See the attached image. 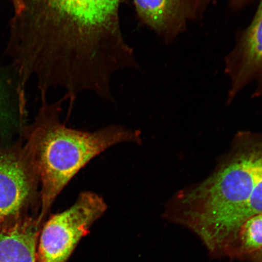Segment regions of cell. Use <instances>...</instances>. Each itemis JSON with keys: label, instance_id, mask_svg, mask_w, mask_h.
<instances>
[{"label": "cell", "instance_id": "obj_1", "mask_svg": "<svg viewBox=\"0 0 262 262\" xmlns=\"http://www.w3.org/2000/svg\"><path fill=\"white\" fill-rule=\"evenodd\" d=\"M262 214V133L242 131L214 171L180 190L163 217L198 235L213 258L224 250L248 219Z\"/></svg>", "mask_w": 262, "mask_h": 262}, {"label": "cell", "instance_id": "obj_2", "mask_svg": "<svg viewBox=\"0 0 262 262\" xmlns=\"http://www.w3.org/2000/svg\"><path fill=\"white\" fill-rule=\"evenodd\" d=\"M67 94L54 103L42 100L37 126L32 137L41 183V222L55 200L71 180L88 163L118 144H141L139 130L111 125L94 132L70 128L61 123V106Z\"/></svg>", "mask_w": 262, "mask_h": 262}, {"label": "cell", "instance_id": "obj_3", "mask_svg": "<svg viewBox=\"0 0 262 262\" xmlns=\"http://www.w3.org/2000/svg\"><path fill=\"white\" fill-rule=\"evenodd\" d=\"M107 209L106 203L97 193L81 192L71 207L52 215L45 223L38 242L37 262H67Z\"/></svg>", "mask_w": 262, "mask_h": 262}, {"label": "cell", "instance_id": "obj_4", "mask_svg": "<svg viewBox=\"0 0 262 262\" xmlns=\"http://www.w3.org/2000/svg\"><path fill=\"white\" fill-rule=\"evenodd\" d=\"M34 147L24 151L0 152V221L18 214L37 198L40 181Z\"/></svg>", "mask_w": 262, "mask_h": 262}, {"label": "cell", "instance_id": "obj_5", "mask_svg": "<svg viewBox=\"0 0 262 262\" xmlns=\"http://www.w3.org/2000/svg\"><path fill=\"white\" fill-rule=\"evenodd\" d=\"M225 71L231 83L228 102L251 83H256L253 97L262 98V0L251 24L226 58Z\"/></svg>", "mask_w": 262, "mask_h": 262}, {"label": "cell", "instance_id": "obj_6", "mask_svg": "<svg viewBox=\"0 0 262 262\" xmlns=\"http://www.w3.org/2000/svg\"><path fill=\"white\" fill-rule=\"evenodd\" d=\"M144 24L166 41L184 31L187 22L200 15L199 0H134Z\"/></svg>", "mask_w": 262, "mask_h": 262}, {"label": "cell", "instance_id": "obj_7", "mask_svg": "<svg viewBox=\"0 0 262 262\" xmlns=\"http://www.w3.org/2000/svg\"><path fill=\"white\" fill-rule=\"evenodd\" d=\"M41 223H18L0 232V262H37Z\"/></svg>", "mask_w": 262, "mask_h": 262}, {"label": "cell", "instance_id": "obj_8", "mask_svg": "<svg viewBox=\"0 0 262 262\" xmlns=\"http://www.w3.org/2000/svg\"><path fill=\"white\" fill-rule=\"evenodd\" d=\"M262 248V214L248 219L226 247L224 257L245 260Z\"/></svg>", "mask_w": 262, "mask_h": 262}, {"label": "cell", "instance_id": "obj_9", "mask_svg": "<svg viewBox=\"0 0 262 262\" xmlns=\"http://www.w3.org/2000/svg\"><path fill=\"white\" fill-rule=\"evenodd\" d=\"M12 86H15V81L7 79L0 73V113L4 112Z\"/></svg>", "mask_w": 262, "mask_h": 262}, {"label": "cell", "instance_id": "obj_10", "mask_svg": "<svg viewBox=\"0 0 262 262\" xmlns=\"http://www.w3.org/2000/svg\"><path fill=\"white\" fill-rule=\"evenodd\" d=\"M245 260L249 262H262V248L246 258Z\"/></svg>", "mask_w": 262, "mask_h": 262}, {"label": "cell", "instance_id": "obj_11", "mask_svg": "<svg viewBox=\"0 0 262 262\" xmlns=\"http://www.w3.org/2000/svg\"><path fill=\"white\" fill-rule=\"evenodd\" d=\"M14 6V15L19 14L24 8V0H11Z\"/></svg>", "mask_w": 262, "mask_h": 262}, {"label": "cell", "instance_id": "obj_12", "mask_svg": "<svg viewBox=\"0 0 262 262\" xmlns=\"http://www.w3.org/2000/svg\"><path fill=\"white\" fill-rule=\"evenodd\" d=\"M250 0H231V4L234 8H241L247 4Z\"/></svg>", "mask_w": 262, "mask_h": 262}, {"label": "cell", "instance_id": "obj_13", "mask_svg": "<svg viewBox=\"0 0 262 262\" xmlns=\"http://www.w3.org/2000/svg\"><path fill=\"white\" fill-rule=\"evenodd\" d=\"M211 1L212 0H199L200 7L203 10L206 9Z\"/></svg>", "mask_w": 262, "mask_h": 262}]
</instances>
